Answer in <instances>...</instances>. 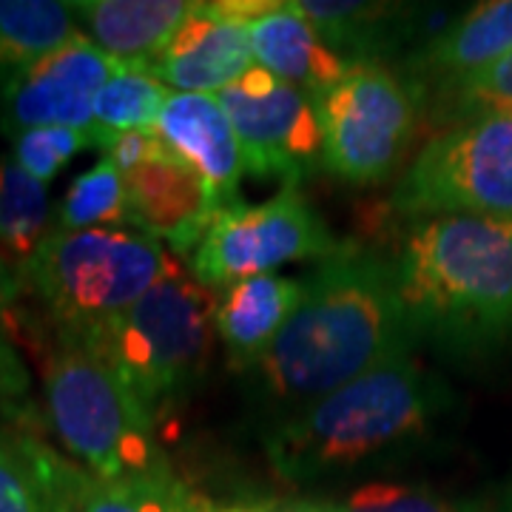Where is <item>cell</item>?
Wrapping results in <instances>:
<instances>
[{
  "label": "cell",
  "mask_w": 512,
  "mask_h": 512,
  "mask_svg": "<svg viewBox=\"0 0 512 512\" xmlns=\"http://www.w3.org/2000/svg\"><path fill=\"white\" fill-rule=\"evenodd\" d=\"M413 348L396 262L339 242L305 279V296L274 345L245 373L259 402L285 416Z\"/></svg>",
  "instance_id": "6da1fadb"
},
{
  "label": "cell",
  "mask_w": 512,
  "mask_h": 512,
  "mask_svg": "<svg viewBox=\"0 0 512 512\" xmlns=\"http://www.w3.org/2000/svg\"><path fill=\"white\" fill-rule=\"evenodd\" d=\"M450 404L447 384L407 353L274 419L262 441L288 481L350 476L427 447Z\"/></svg>",
  "instance_id": "7a4b0ae2"
},
{
  "label": "cell",
  "mask_w": 512,
  "mask_h": 512,
  "mask_svg": "<svg viewBox=\"0 0 512 512\" xmlns=\"http://www.w3.org/2000/svg\"><path fill=\"white\" fill-rule=\"evenodd\" d=\"M393 262L416 345L473 359L512 348V220H419Z\"/></svg>",
  "instance_id": "3957f363"
},
{
  "label": "cell",
  "mask_w": 512,
  "mask_h": 512,
  "mask_svg": "<svg viewBox=\"0 0 512 512\" xmlns=\"http://www.w3.org/2000/svg\"><path fill=\"white\" fill-rule=\"evenodd\" d=\"M168 262L163 245L143 231L103 225L49 231L20 274L55 322L60 345L97 350L163 279Z\"/></svg>",
  "instance_id": "277c9868"
},
{
  "label": "cell",
  "mask_w": 512,
  "mask_h": 512,
  "mask_svg": "<svg viewBox=\"0 0 512 512\" xmlns=\"http://www.w3.org/2000/svg\"><path fill=\"white\" fill-rule=\"evenodd\" d=\"M214 333V293L171 259L163 279L111 328L94 353L114 367L157 430L200 387Z\"/></svg>",
  "instance_id": "5b68a950"
},
{
  "label": "cell",
  "mask_w": 512,
  "mask_h": 512,
  "mask_svg": "<svg viewBox=\"0 0 512 512\" xmlns=\"http://www.w3.org/2000/svg\"><path fill=\"white\" fill-rule=\"evenodd\" d=\"M46 410L57 439L100 481L165 467L154 427L114 367L89 348L60 345L46 365Z\"/></svg>",
  "instance_id": "8992f818"
},
{
  "label": "cell",
  "mask_w": 512,
  "mask_h": 512,
  "mask_svg": "<svg viewBox=\"0 0 512 512\" xmlns=\"http://www.w3.org/2000/svg\"><path fill=\"white\" fill-rule=\"evenodd\" d=\"M393 208L413 217L512 220V117L484 114L436 134L407 165Z\"/></svg>",
  "instance_id": "52a82bcc"
},
{
  "label": "cell",
  "mask_w": 512,
  "mask_h": 512,
  "mask_svg": "<svg viewBox=\"0 0 512 512\" xmlns=\"http://www.w3.org/2000/svg\"><path fill=\"white\" fill-rule=\"evenodd\" d=\"M322 165L353 185L390 180L419 126L421 89L382 63H353L319 100Z\"/></svg>",
  "instance_id": "ba28073f"
},
{
  "label": "cell",
  "mask_w": 512,
  "mask_h": 512,
  "mask_svg": "<svg viewBox=\"0 0 512 512\" xmlns=\"http://www.w3.org/2000/svg\"><path fill=\"white\" fill-rule=\"evenodd\" d=\"M336 245L299 188H282L259 205L234 202L222 208L191 254V276L202 288L217 291L288 262L325 259Z\"/></svg>",
  "instance_id": "9c48e42d"
},
{
  "label": "cell",
  "mask_w": 512,
  "mask_h": 512,
  "mask_svg": "<svg viewBox=\"0 0 512 512\" xmlns=\"http://www.w3.org/2000/svg\"><path fill=\"white\" fill-rule=\"evenodd\" d=\"M237 131L245 171L296 188L322 163V120L316 97L254 66L217 92Z\"/></svg>",
  "instance_id": "30bf717a"
},
{
  "label": "cell",
  "mask_w": 512,
  "mask_h": 512,
  "mask_svg": "<svg viewBox=\"0 0 512 512\" xmlns=\"http://www.w3.org/2000/svg\"><path fill=\"white\" fill-rule=\"evenodd\" d=\"M117 69L80 32L0 86V131L12 140L23 131L49 126L92 131L94 100Z\"/></svg>",
  "instance_id": "8fae6325"
},
{
  "label": "cell",
  "mask_w": 512,
  "mask_h": 512,
  "mask_svg": "<svg viewBox=\"0 0 512 512\" xmlns=\"http://www.w3.org/2000/svg\"><path fill=\"white\" fill-rule=\"evenodd\" d=\"M256 66L248 23L222 3H194L183 26L148 72L180 94H217Z\"/></svg>",
  "instance_id": "7c38bea8"
},
{
  "label": "cell",
  "mask_w": 512,
  "mask_h": 512,
  "mask_svg": "<svg viewBox=\"0 0 512 512\" xmlns=\"http://www.w3.org/2000/svg\"><path fill=\"white\" fill-rule=\"evenodd\" d=\"M123 180L128 222L180 254H194L208 225L222 211L200 177L163 146L151 160L123 174Z\"/></svg>",
  "instance_id": "4fadbf2b"
},
{
  "label": "cell",
  "mask_w": 512,
  "mask_h": 512,
  "mask_svg": "<svg viewBox=\"0 0 512 512\" xmlns=\"http://www.w3.org/2000/svg\"><path fill=\"white\" fill-rule=\"evenodd\" d=\"M151 134L200 177L220 208L239 202L245 157L217 94L171 92Z\"/></svg>",
  "instance_id": "5bb4252c"
},
{
  "label": "cell",
  "mask_w": 512,
  "mask_h": 512,
  "mask_svg": "<svg viewBox=\"0 0 512 512\" xmlns=\"http://www.w3.org/2000/svg\"><path fill=\"white\" fill-rule=\"evenodd\" d=\"M194 3L185 0H77V29L126 69H151Z\"/></svg>",
  "instance_id": "9a60e30c"
},
{
  "label": "cell",
  "mask_w": 512,
  "mask_h": 512,
  "mask_svg": "<svg viewBox=\"0 0 512 512\" xmlns=\"http://www.w3.org/2000/svg\"><path fill=\"white\" fill-rule=\"evenodd\" d=\"M305 296V279L262 274L220 288L214 296V330L239 370L254 367L274 345Z\"/></svg>",
  "instance_id": "2e32d148"
},
{
  "label": "cell",
  "mask_w": 512,
  "mask_h": 512,
  "mask_svg": "<svg viewBox=\"0 0 512 512\" xmlns=\"http://www.w3.org/2000/svg\"><path fill=\"white\" fill-rule=\"evenodd\" d=\"M248 37L259 69L313 94L316 100L330 92L350 66L316 35V29L293 9V3H276L271 12L251 20Z\"/></svg>",
  "instance_id": "e0dca14e"
},
{
  "label": "cell",
  "mask_w": 512,
  "mask_h": 512,
  "mask_svg": "<svg viewBox=\"0 0 512 512\" xmlns=\"http://www.w3.org/2000/svg\"><path fill=\"white\" fill-rule=\"evenodd\" d=\"M80 478L49 447L0 424V512H77Z\"/></svg>",
  "instance_id": "ac0fdd59"
},
{
  "label": "cell",
  "mask_w": 512,
  "mask_h": 512,
  "mask_svg": "<svg viewBox=\"0 0 512 512\" xmlns=\"http://www.w3.org/2000/svg\"><path fill=\"white\" fill-rule=\"evenodd\" d=\"M512 55V0L478 3L421 46L413 63L447 83Z\"/></svg>",
  "instance_id": "d6986e66"
},
{
  "label": "cell",
  "mask_w": 512,
  "mask_h": 512,
  "mask_svg": "<svg viewBox=\"0 0 512 512\" xmlns=\"http://www.w3.org/2000/svg\"><path fill=\"white\" fill-rule=\"evenodd\" d=\"M77 35L72 3L0 0V86Z\"/></svg>",
  "instance_id": "ffe728a7"
},
{
  "label": "cell",
  "mask_w": 512,
  "mask_h": 512,
  "mask_svg": "<svg viewBox=\"0 0 512 512\" xmlns=\"http://www.w3.org/2000/svg\"><path fill=\"white\" fill-rule=\"evenodd\" d=\"M77 512H208L171 467H157L140 476L100 481L83 473L77 490Z\"/></svg>",
  "instance_id": "44dd1931"
},
{
  "label": "cell",
  "mask_w": 512,
  "mask_h": 512,
  "mask_svg": "<svg viewBox=\"0 0 512 512\" xmlns=\"http://www.w3.org/2000/svg\"><path fill=\"white\" fill-rule=\"evenodd\" d=\"M168 94L171 92L148 69L120 66L94 100V123L89 131L94 148L106 151L120 134L151 131Z\"/></svg>",
  "instance_id": "7402d4cb"
},
{
  "label": "cell",
  "mask_w": 512,
  "mask_h": 512,
  "mask_svg": "<svg viewBox=\"0 0 512 512\" xmlns=\"http://www.w3.org/2000/svg\"><path fill=\"white\" fill-rule=\"evenodd\" d=\"M49 220L52 205L46 185L29 177L12 157H0V248L26 262L49 234Z\"/></svg>",
  "instance_id": "603a6c76"
},
{
  "label": "cell",
  "mask_w": 512,
  "mask_h": 512,
  "mask_svg": "<svg viewBox=\"0 0 512 512\" xmlns=\"http://www.w3.org/2000/svg\"><path fill=\"white\" fill-rule=\"evenodd\" d=\"M128 222L126 180L109 157L83 171L57 202L52 231H86Z\"/></svg>",
  "instance_id": "cb8c5ba5"
},
{
  "label": "cell",
  "mask_w": 512,
  "mask_h": 512,
  "mask_svg": "<svg viewBox=\"0 0 512 512\" xmlns=\"http://www.w3.org/2000/svg\"><path fill=\"white\" fill-rule=\"evenodd\" d=\"M308 512H481L478 498L421 490L410 484H367L345 501H308Z\"/></svg>",
  "instance_id": "d4e9b609"
},
{
  "label": "cell",
  "mask_w": 512,
  "mask_h": 512,
  "mask_svg": "<svg viewBox=\"0 0 512 512\" xmlns=\"http://www.w3.org/2000/svg\"><path fill=\"white\" fill-rule=\"evenodd\" d=\"M12 160L29 174L37 183H49L57 174L72 163L80 151L94 148L92 134L89 131H77V128L49 126V128H32L23 131L12 140Z\"/></svg>",
  "instance_id": "484cf974"
},
{
  "label": "cell",
  "mask_w": 512,
  "mask_h": 512,
  "mask_svg": "<svg viewBox=\"0 0 512 512\" xmlns=\"http://www.w3.org/2000/svg\"><path fill=\"white\" fill-rule=\"evenodd\" d=\"M450 100L461 114H467V120L484 114L512 117V55L450 80Z\"/></svg>",
  "instance_id": "4316f807"
},
{
  "label": "cell",
  "mask_w": 512,
  "mask_h": 512,
  "mask_svg": "<svg viewBox=\"0 0 512 512\" xmlns=\"http://www.w3.org/2000/svg\"><path fill=\"white\" fill-rule=\"evenodd\" d=\"M23 291V274L0 254V402H15L26 390V373L9 339L18 328V299Z\"/></svg>",
  "instance_id": "83f0119b"
}]
</instances>
